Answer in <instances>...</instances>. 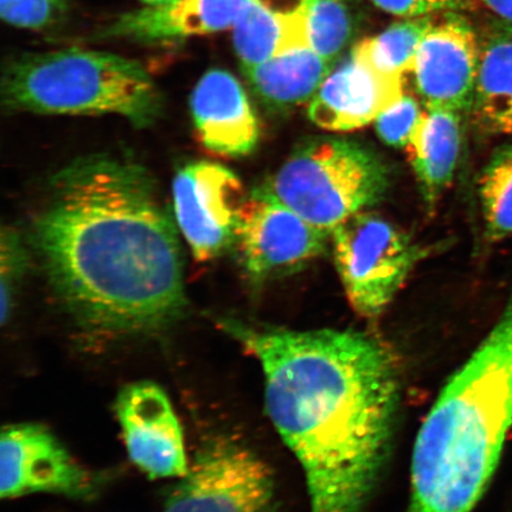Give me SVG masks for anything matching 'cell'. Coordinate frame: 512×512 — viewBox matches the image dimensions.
I'll return each instance as SVG.
<instances>
[{
  "mask_svg": "<svg viewBox=\"0 0 512 512\" xmlns=\"http://www.w3.org/2000/svg\"><path fill=\"white\" fill-rule=\"evenodd\" d=\"M336 270L352 309L380 318L425 251L392 222L362 211L331 233Z\"/></svg>",
  "mask_w": 512,
  "mask_h": 512,
  "instance_id": "8992f818",
  "label": "cell"
},
{
  "mask_svg": "<svg viewBox=\"0 0 512 512\" xmlns=\"http://www.w3.org/2000/svg\"><path fill=\"white\" fill-rule=\"evenodd\" d=\"M216 322L260 363L267 414L302 466L310 512H363L398 420L390 351L360 331Z\"/></svg>",
  "mask_w": 512,
  "mask_h": 512,
  "instance_id": "7a4b0ae2",
  "label": "cell"
},
{
  "mask_svg": "<svg viewBox=\"0 0 512 512\" xmlns=\"http://www.w3.org/2000/svg\"><path fill=\"white\" fill-rule=\"evenodd\" d=\"M140 2H143L147 6H160L176 2V0H140Z\"/></svg>",
  "mask_w": 512,
  "mask_h": 512,
  "instance_id": "83f0119b",
  "label": "cell"
},
{
  "mask_svg": "<svg viewBox=\"0 0 512 512\" xmlns=\"http://www.w3.org/2000/svg\"><path fill=\"white\" fill-rule=\"evenodd\" d=\"M479 42L472 124L482 137L512 136V24L494 19Z\"/></svg>",
  "mask_w": 512,
  "mask_h": 512,
  "instance_id": "2e32d148",
  "label": "cell"
},
{
  "mask_svg": "<svg viewBox=\"0 0 512 512\" xmlns=\"http://www.w3.org/2000/svg\"><path fill=\"white\" fill-rule=\"evenodd\" d=\"M31 243L57 302L89 334H155L187 309L175 222L131 160L91 155L57 171Z\"/></svg>",
  "mask_w": 512,
  "mask_h": 512,
  "instance_id": "6da1fadb",
  "label": "cell"
},
{
  "mask_svg": "<svg viewBox=\"0 0 512 512\" xmlns=\"http://www.w3.org/2000/svg\"><path fill=\"white\" fill-rule=\"evenodd\" d=\"M115 414L128 456L152 479L181 478L189 470L181 424L158 384H127L115 400Z\"/></svg>",
  "mask_w": 512,
  "mask_h": 512,
  "instance_id": "7c38bea8",
  "label": "cell"
},
{
  "mask_svg": "<svg viewBox=\"0 0 512 512\" xmlns=\"http://www.w3.org/2000/svg\"><path fill=\"white\" fill-rule=\"evenodd\" d=\"M472 0H466V3ZM477 3L488 9L496 18L512 24V0H476Z\"/></svg>",
  "mask_w": 512,
  "mask_h": 512,
  "instance_id": "4316f807",
  "label": "cell"
},
{
  "mask_svg": "<svg viewBox=\"0 0 512 512\" xmlns=\"http://www.w3.org/2000/svg\"><path fill=\"white\" fill-rule=\"evenodd\" d=\"M172 192L176 222L197 261L234 246L247 195L232 170L206 160L189 163L177 172Z\"/></svg>",
  "mask_w": 512,
  "mask_h": 512,
  "instance_id": "30bf717a",
  "label": "cell"
},
{
  "mask_svg": "<svg viewBox=\"0 0 512 512\" xmlns=\"http://www.w3.org/2000/svg\"><path fill=\"white\" fill-rule=\"evenodd\" d=\"M334 67L304 44L242 73L262 104L273 111H288L310 104Z\"/></svg>",
  "mask_w": 512,
  "mask_h": 512,
  "instance_id": "d6986e66",
  "label": "cell"
},
{
  "mask_svg": "<svg viewBox=\"0 0 512 512\" xmlns=\"http://www.w3.org/2000/svg\"><path fill=\"white\" fill-rule=\"evenodd\" d=\"M310 47L334 64L341 59L354 36V21L343 0H304Z\"/></svg>",
  "mask_w": 512,
  "mask_h": 512,
  "instance_id": "7402d4cb",
  "label": "cell"
},
{
  "mask_svg": "<svg viewBox=\"0 0 512 512\" xmlns=\"http://www.w3.org/2000/svg\"><path fill=\"white\" fill-rule=\"evenodd\" d=\"M433 21V15L406 19L390 25L380 35L360 42L377 69L384 74L405 78L413 73L416 54Z\"/></svg>",
  "mask_w": 512,
  "mask_h": 512,
  "instance_id": "44dd1931",
  "label": "cell"
},
{
  "mask_svg": "<svg viewBox=\"0 0 512 512\" xmlns=\"http://www.w3.org/2000/svg\"><path fill=\"white\" fill-rule=\"evenodd\" d=\"M463 114L425 108L406 150L422 196L435 204L450 187L463 139Z\"/></svg>",
  "mask_w": 512,
  "mask_h": 512,
  "instance_id": "ac0fdd59",
  "label": "cell"
},
{
  "mask_svg": "<svg viewBox=\"0 0 512 512\" xmlns=\"http://www.w3.org/2000/svg\"><path fill=\"white\" fill-rule=\"evenodd\" d=\"M2 102L14 112L118 114L138 128L155 124L163 111L162 94L142 64L81 48L11 59L3 70Z\"/></svg>",
  "mask_w": 512,
  "mask_h": 512,
  "instance_id": "277c9868",
  "label": "cell"
},
{
  "mask_svg": "<svg viewBox=\"0 0 512 512\" xmlns=\"http://www.w3.org/2000/svg\"><path fill=\"white\" fill-rule=\"evenodd\" d=\"M389 182L388 166L368 147L347 139L318 138L300 145L262 188L331 234L379 203Z\"/></svg>",
  "mask_w": 512,
  "mask_h": 512,
  "instance_id": "5b68a950",
  "label": "cell"
},
{
  "mask_svg": "<svg viewBox=\"0 0 512 512\" xmlns=\"http://www.w3.org/2000/svg\"><path fill=\"white\" fill-rule=\"evenodd\" d=\"M479 54V35L465 17L453 12L434 17L413 69L422 105L469 114Z\"/></svg>",
  "mask_w": 512,
  "mask_h": 512,
  "instance_id": "8fae6325",
  "label": "cell"
},
{
  "mask_svg": "<svg viewBox=\"0 0 512 512\" xmlns=\"http://www.w3.org/2000/svg\"><path fill=\"white\" fill-rule=\"evenodd\" d=\"M424 111L425 108L422 110L418 99L405 92L398 101L377 117L376 132L383 143L396 149H406Z\"/></svg>",
  "mask_w": 512,
  "mask_h": 512,
  "instance_id": "d4e9b609",
  "label": "cell"
},
{
  "mask_svg": "<svg viewBox=\"0 0 512 512\" xmlns=\"http://www.w3.org/2000/svg\"><path fill=\"white\" fill-rule=\"evenodd\" d=\"M179 479L163 512H278L270 466L239 441L210 440Z\"/></svg>",
  "mask_w": 512,
  "mask_h": 512,
  "instance_id": "52a82bcc",
  "label": "cell"
},
{
  "mask_svg": "<svg viewBox=\"0 0 512 512\" xmlns=\"http://www.w3.org/2000/svg\"><path fill=\"white\" fill-rule=\"evenodd\" d=\"M329 240L331 234L260 187L243 203L233 247L248 280L259 286L304 270L325 253Z\"/></svg>",
  "mask_w": 512,
  "mask_h": 512,
  "instance_id": "ba28073f",
  "label": "cell"
},
{
  "mask_svg": "<svg viewBox=\"0 0 512 512\" xmlns=\"http://www.w3.org/2000/svg\"><path fill=\"white\" fill-rule=\"evenodd\" d=\"M67 0H0V15L12 27L43 31L59 27L69 15Z\"/></svg>",
  "mask_w": 512,
  "mask_h": 512,
  "instance_id": "603a6c76",
  "label": "cell"
},
{
  "mask_svg": "<svg viewBox=\"0 0 512 512\" xmlns=\"http://www.w3.org/2000/svg\"><path fill=\"white\" fill-rule=\"evenodd\" d=\"M251 0H176L121 15L94 38L164 43L233 29Z\"/></svg>",
  "mask_w": 512,
  "mask_h": 512,
  "instance_id": "9a60e30c",
  "label": "cell"
},
{
  "mask_svg": "<svg viewBox=\"0 0 512 512\" xmlns=\"http://www.w3.org/2000/svg\"><path fill=\"white\" fill-rule=\"evenodd\" d=\"M405 92V78L382 73L358 42L332 69L307 114L323 130L354 131L375 123Z\"/></svg>",
  "mask_w": 512,
  "mask_h": 512,
  "instance_id": "4fadbf2b",
  "label": "cell"
},
{
  "mask_svg": "<svg viewBox=\"0 0 512 512\" xmlns=\"http://www.w3.org/2000/svg\"><path fill=\"white\" fill-rule=\"evenodd\" d=\"M377 8L400 17H421L443 10H454L466 0H371Z\"/></svg>",
  "mask_w": 512,
  "mask_h": 512,
  "instance_id": "484cf974",
  "label": "cell"
},
{
  "mask_svg": "<svg viewBox=\"0 0 512 512\" xmlns=\"http://www.w3.org/2000/svg\"><path fill=\"white\" fill-rule=\"evenodd\" d=\"M485 239L501 242L512 235V142L499 146L478 182Z\"/></svg>",
  "mask_w": 512,
  "mask_h": 512,
  "instance_id": "ffe728a7",
  "label": "cell"
},
{
  "mask_svg": "<svg viewBox=\"0 0 512 512\" xmlns=\"http://www.w3.org/2000/svg\"><path fill=\"white\" fill-rule=\"evenodd\" d=\"M99 489V479L68 452L48 427L19 422L3 428L0 494L4 499L54 494L89 501Z\"/></svg>",
  "mask_w": 512,
  "mask_h": 512,
  "instance_id": "9c48e42d",
  "label": "cell"
},
{
  "mask_svg": "<svg viewBox=\"0 0 512 512\" xmlns=\"http://www.w3.org/2000/svg\"><path fill=\"white\" fill-rule=\"evenodd\" d=\"M192 121L201 144L217 156L249 155L259 143V121L245 88L232 73L211 69L190 96Z\"/></svg>",
  "mask_w": 512,
  "mask_h": 512,
  "instance_id": "5bb4252c",
  "label": "cell"
},
{
  "mask_svg": "<svg viewBox=\"0 0 512 512\" xmlns=\"http://www.w3.org/2000/svg\"><path fill=\"white\" fill-rule=\"evenodd\" d=\"M0 277H2V323L8 322L14 309L19 284L28 267V252L14 228L4 227L0 238Z\"/></svg>",
  "mask_w": 512,
  "mask_h": 512,
  "instance_id": "cb8c5ba5",
  "label": "cell"
},
{
  "mask_svg": "<svg viewBox=\"0 0 512 512\" xmlns=\"http://www.w3.org/2000/svg\"><path fill=\"white\" fill-rule=\"evenodd\" d=\"M512 425V288L494 328L454 373L422 422L407 512H472Z\"/></svg>",
  "mask_w": 512,
  "mask_h": 512,
  "instance_id": "3957f363",
  "label": "cell"
},
{
  "mask_svg": "<svg viewBox=\"0 0 512 512\" xmlns=\"http://www.w3.org/2000/svg\"><path fill=\"white\" fill-rule=\"evenodd\" d=\"M241 69L309 44L304 0H251L233 27Z\"/></svg>",
  "mask_w": 512,
  "mask_h": 512,
  "instance_id": "e0dca14e",
  "label": "cell"
}]
</instances>
